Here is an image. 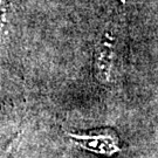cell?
<instances>
[{"mask_svg":"<svg viewBox=\"0 0 158 158\" xmlns=\"http://www.w3.org/2000/svg\"><path fill=\"white\" fill-rule=\"evenodd\" d=\"M8 6H10V0H0V41L2 40L4 34H5Z\"/></svg>","mask_w":158,"mask_h":158,"instance_id":"3","label":"cell"},{"mask_svg":"<svg viewBox=\"0 0 158 158\" xmlns=\"http://www.w3.org/2000/svg\"><path fill=\"white\" fill-rule=\"evenodd\" d=\"M76 144L87 151L103 156H113L121 151L119 137L115 130L110 128H101L85 132V134H67Z\"/></svg>","mask_w":158,"mask_h":158,"instance_id":"1","label":"cell"},{"mask_svg":"<svg viewBox=\"0 0 158 158\" xmlns=\"http://www.w3.org/2000/svg\"><path fill=\"white\" fill-rule=\"evenodd\" d=\"M116 36L114 32L106 28L102 35L96 41L95 55H94V70L96 79L102 83H107L110 77L111 66L115 56Z\"/></svg>","mask_w":158,"mask_h":158,"instance_id":"2","label":"cell"}]
</instances>
